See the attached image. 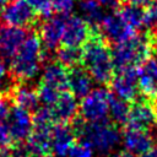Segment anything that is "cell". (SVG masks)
<instances>
[{
    "mask_svg": "<svg viewBox=\"0 0 157 157\" xmlns=\"http://www.w3.org/2000/svg\"><path fill=\"white\" fill-rule=\"evenodd\" d=\"M78 9L82 12V18L86 20L93 28H97L104 17L102 6L98 0H78Z\"/></svg>",
    "mask_w": 157,
    "mask_h": 157,
    "instance_id": "obj_21",
    "label": "cell"
},
{
    "mask_svg": "<svg viewBox=\"0 0 157 157\" xmlns=\"http://www.w3.org/2000/svg\"><path fill=\"white\" fill-rule=\"evenodd\" d=\"M25 157H29V156H25Z\"/></svg>",
    "mask_w": 157,
    "mask_h": 157,
    "instance_id": "obj_37",
    "label": "cell"
},
{
    "mask_svg": "<svg viewBox=\"0 0 157 157\" xmlns=\"http://www.w3.org/2000/svg\"><path fill=\"white\" fill-rule=\"evenodd\" d=\"M157 54V32L148 29L136 33L131 38L115 43L112 48V58L117 69L140 66Z\"/></svg>",
    "mask_w": 157,
    "mask_h": 157,
    "instance_id": "obj_1",
    "label": "cell"
},
{
    "mask_svg": "<svg viewBox=\"0 0 157 157\" xmlns=\"http://www.w3.org/2000/svg\"><path fill=\"white\" fill-rule=\"evenodd\" d=\"M27 37V31L10 25L0 26V56L10 61Z\"/></svg>",
    "mask_w": 157,
    "mask_h": 157,
    "instance_id": "obj_13",
    "label": "cell"
},
{
    "mask_svg": "<svg viewBox=\"0 0 157 157\" xmlns=\"http://www.w3.org/2000/svg\"><path fill=\"white\" fill-rule=\"evenodd\" d=\"M75 0H53V10L59 16L67 17L74 11Z\"/></svg>",
    "mask_w": 157,
    "mask_h": 157,
    "instance_id": "obj_27",
    "label": "cell"
},
{
    "mask_svg": "<svg viewBox=\"0 0 157 157\" xmlns=\"http://www.w3.org/2000/svg\"><path fill=\"white\" fill-rule=\"evenodd\" d=\"M144 26L153 29L157 26V2L153 1L144 10Z\"/></svg>",
    "mask_w": 157,
    "mask_h": 157,
    "instance_id": "obj_28",
    "label": "cell"
},
{
    "mask_svg": "<svg viewBox=\"0 0 157 157\" xmlns=\"http://www.w3.org/2000/svg\"><path fill=\"white\" fill-rule=\"evenodd\" d=\"M66 17L63 16H52L47 18L39 29V38L45 52L50 53L61 44L64 29H65Z\"/></svg>",
    "mask_w": 157,
    "mask_h": 157,
    "instance_id": "obj_14",
    "label": "cell"
},
{
    "mask_svg": "<svg viewBox=\"0 0 157 157\" xmlns=\"http://www.w3.org/2000/svg\"><path fill=\"white\" fill-rule=\"evenodd\" d=\"M96 28L91 27L86 20L80 16H67L65 22V29L61 39V44L65 47L81 48L90 39L92 32Z\"/></svg>",
    "mask_w": 157,
    "mask_h": 157,
    "instance_id": "obj_11",
    "label": "cell"
},
{
    "mask_svg": "<svg viewBox=\"0 0 157 157\" xmlns=\"http://www.w3.org/2000/svg\"><path fill=\"white\" fill-rule=\"evenodd\" d=\"M6 119L12 142L18 144L26 141L33 129V117L31 112L13 105L10 108Z\"/></svg>",
    "mask_w": 157,
    "mask_h": 157,
    "instance_id": "obj_10",
    "label": "cell"
},
{
    "mask_svg": "<svg viewBox=\"0 0 157 157\" xmlns=\"http://www.w3.org/2000/svg\"><path fill=\"white\" fill-rule=\"evenodd\" d=\"M48 52L43 49L39 36L36 32L27 34L16 55L10 60V74L15 82H27L36 77L40 64Z\"/></svg>",
    "mask_w": 157,
    "mask_h": 157,
    "instance_id": "obj_4",
    "label": "cell"
},
{
    "mask_svg": "<svg viewBox=\"0 0 157 157\" xmlns=\"http://www.w3.org/2000/svg\"><path fill=\"white\" fill-rule=\"evenodd\" d=\"M139 157H157V148L156 147H152L148 151H146L142 155H140Z\"/></svg>",
    "mask_w": 157,
    "mask_h": 157,
    "instance_id": "obj_32",
    "label": "cell"
},
{
    "mask_svg": "<svg viewBox=\"0 0 157 157\" xmlns=\"http://www.w3.org/2000/svg\"><path fill=\"white\" fill-rule=\"evenodd\" d=\"M67 157H93V150L88 144L78 141L74 144V146L69 151Z\"/></svg>",
    "mask_w": 157,
    "mask_h": 157,
    "instance_id": "obj_26",
    "label": "cell"
},
{
    "mask_svg": "<svg viewBox=\"0 0 157 157\" xmlns=\"http://www.w3.org/2000/svg\"><path fill=\"white\" fill-rule=\"evenodd\" d=\"M54 124H33L25 145L29 157H52V134Z\"/></svg>",
    "mask_w": 157,
    "mask_h": 157,
    "instance_id": "obj_9",
    "label": "cell"
},
{
    "mask_svg": "<svg viewBox=\"0 0 157 157\" xmlns=\"http://www.w3.org/2000/svg\"><path fill=\"white\" fill-rule=\"evenodd\" d=\"M112 157H135L131 152H129V151H120V152H117L115 155H113Z\"/></svg>",
    "mask_w": 157,
    "mask_h": 157,
    "instance_id": "obj_34",
    "label": "cell"
},
{
    "mask_svg": "<svg viewBox=\"0 0 157 157\" xmlns=\"http://www.w3.org/2000/svg\"><path fill=\"white\" fill-rule=\"evenodd\" d=\"M0 18L5 25L28 28L37 23L38 13L28 0H10L0 10Z\"/></svg>",
    "mask_w": 157,
    "mask_h": 157,
    "instance_id": "obj_6",
    "label": "cell"
},
{
    "mask_svg": "<svg viewBox=\"0 0 157 157\" xmlns=\"http://www.w3.org/2000/svg\"><path fill=\"white\" fill-rule=\"evenodd\" d=\"M157 124V109L155 102L147 98H136L130 104L129 117L126 121L128 128L148 130Z\"/></svg>",
    "mask_w": 157,
    "mask_h": 157,
    "instance_id": "obj_8",
    "label": "cell"
},
{
    "mask_svg": "<svg viewBox=\"0 0 157 157\" xmlns=\"http://www.w3.org/2000/svg\"><path fill=\"white\" fill-rule=\"evenodd\" d=\"M99 28L102 36L114 44L124 42L136 34V31L126 25L118 12L104 15L99 23Z\"/></svg>",
    "mask_w": 157,
    "mask_h": 157,
    "instance_id": "obj_12",
    "label": "cell"
},
{
    "mask_svg": "<svg viewBox=\"0 0 157 157\" xmlns=\"http://www.w3.org/2000/svg\"><path fill=\"white\" fill-rule=\"evenodd\" d=\"M112 92L104 87L92 90L78 105L81 118L88 123L105 121L109 115V101Z\"/></svg>",
    "mask_w": 157,
    "mask_h": 157,
    "instance_id": "obj_5",
    "label": "cell"
},
{
    "mask_svg": "<svg viewBox=\"0 0 157 157\" xmlns=\"http://www.w3.org/2000/svg\"><path fill=\"white\" fill-rule=\"evenodd\" d=\"M82 65L92 80L98 83H109L114 75L112 48L96 29L82 47Z\"/></svg>",
    "mask_w": 157,
    "mask_h": 157,
    "instance_id": "obj_2",
    "label": "cell"
},
{
    "mask_svg": "<svg viewBox=\"0 0 157 157\" xmlns=\"http://www.w3.org/2000/svg\"><path fill=\"white\" fill-rule=\"evenodd\" d=\"M60 91L48 86V85H44V83H39L38 87H37V94H38V99L39 102H42L45 107H52L56 99L59 98L60 96Z\"/></svg>",
    "mask_w": 157,
    "mask_h": 157,
    "instance_id": "obj_25",
    "label": "cell"
},
{
    "mask_svg": "<svg viewBox=\"0 0 157 157\" xmlns=\"http://www.w3.org/2000/svg\"><path fill=\"white\" fill-rule=\"evenodd\" d=\"M5 76H6V67H5V64H4V61L0 59V83L4 81Z\"/></svg>",
    "mask_w": 157,
    "mask_h": 157,
    "instance_id": "obj_33",
    "label": "cell"
},
{
    "mask_svg": "<svg viewBox=\"0 0 157 157\" xmlns=\"http://www.w3.org/2000/svg\"><path fill=\"white\" fill-rule=\"evenodd\" d=\"M9 2H10V0H0V10L4 9Z\"/></svg>",
    "mask_w": 157,
    "mask_h": 157,
    "instance_id": "obj_35",
    "label": "cell"
},
{
    "mask_svg": "<svg viewBox=\"0 0 157 157\" xmlns=\"http://www.w3.org/2000/svg\"><path fill=\"white\" fill-rule=\"evenodd\" d=\"M121 139H123L125 150L131 152L132 155L140 156L153 147V139L150 135L148 130L126 126L125 131L121 135Z\"/></svg>",
    "mask_w": 157,
    "mask_h": 157,
    "instance_id": "obj_17",
    "label": "cell"
},
{
    "mask_svg": "<svg viewBox=\"0 0 157 157\" xmlns=\"http://www.w3.org/2000/svg\"><path fill=\"white\" fill-rule=\"evenodd\" d=\"M67 88L76 98H83L92 91V77L82 67L69 69Z\"/></svg>",
    "mask_w": 157,
    "mask_h": 157,
    "instance_id": "obj_20",
    "label": "cell"
},
{
    "mask_svg": "<svg viewBox=\"0 0 157 157\" xmlns=\"http://www.w3.org/2000/svg\"><path fill=\"white\" fill-rule=\"evenodd\" d=\"M49 108H50L54 123L69 124L76 118L78 104H77L76 97L71 92L63 91L59 98L56 99V102Z\"/></svg>",
    "mask_w": 157,
    "mask_h": 157,
    "instance_id": "obj_16",
    "label": "cell"
},
{
    "mask_svg": "<svg viewBox=\"0 0 157 157\" xmlns=\"http://www.w3.org/2000/svg\"><path fill=\"white\" fill-rule=\"evenodd\" d=\"M67 75L69 69L66 66L59 61H52L44 66L40 82L63 92L67 88Z\"/></svg>",
    "mask_w": 157,
    "mask_h": 157,
    "instance_id": "obj_19",
    "label": "cell"
},
{
    "mask_svg": "<svg viewBox=\"0 0 157 157\" xmlns=\"http://www.w3.org/2000/svg\"><path fill=\"white\" fill-rule=\"evenodd\" d=\"M117 12L120 15V17L124 20L126 25H129L131 28L137 31L144 26V10L142 7H137L130 4H121L118 9Z\"/></svg>",
    "mask_w": 157,
    "mask_h": 157,
    "instance_id": "obj_22",
    "label": "cell"
},
{
    "mask_svg": "<svg viewBox=\"0 0 157 157\" xmlns=\"http://www.w3.org/2000/svg\"><path fill=\"white\" fill-rule=\"evenodd\" d=\"M75 132L72 126L64 123H58L53 126L52 150L56 157H67L69 151L75 144Z\"/></svg>",
    "mask_w": 157,
    "mask_h": 157,
    "instance_id": "obj_18",
    "label": "cell"
},
{
    "mask_svg": "<svg viewBox=\"0 0 157 157\" xmlns=\"http://www.w3.org/2000/svg\"><path fill=\"white\" fill-rule=\"evenodd\" d=\"M129 110H130V104L128 101H124L112 94L110 101H109V115L115 125L126 124Z\"/></svg>",
    "mask_w": 157,
    "mask_h": 157,
    "instance_id": "obj_24",
    "label": "cell"
},
{
    "mask_svg": "<svg viewBox=\"0 0 157 157\" xmlns=\"http://www.w3.org/2000/svg\"><path fill=\"white\" fill-rule=\"evenodd\" d=\"M2 94L6 96L10 102L13 103V105L23 108L28 112H34L38 108L39 99L37 90L25 85V82H16L15 85H11L4 91Z\"/></svg>",
    "mask_w": 157,
    "mask_h": 157,
    "instance_id": "obj_15",
    "label": "cell"
},
{
    "mask_svg": "<svg viewBox=\"0 0 157 157\" xmlns=\"http://www.w3.org/2000/svg\"><path fill=\"white\" fill-rule=\"evenodd\" d=\"M139 66L120 67L110 80V92L118 98L132 102L139 93Z\"/></svg>",
    "mask_w": 157,
    "mask_h": 157,
    "instance_id": "obj_7",
    "label": "cell"
},
{
    "mask_svg": "<svg viewBox=\"0 0 157 157\" xmlns=\"http://www.w3.org/2000/svg\"><path fill=\"white\" fill-rule=\"evenodd\" d=\"M98 2L107 9H118L123 4V0H98Z\"/></svg>",
    "mask_w": 157,
    "mask_h": 157,
    "instance_id": "obj_30",
    "label": "cell"
},
{
    "mask_svg": "<svg viewBox=\"0 0 157 157\" xmlns=\"http://www.w3.org/2000/svg\"><path fill=\"white\" fill-rule=\"evenodd\" d=\"M11 142H12V139H11L7 124L5 123V120H0V148L10 146Z\"/></svg>",
    "mask_w": 157,
    "mask_h": 157,
    "instance_id": "obj_29",
    "label": "cell"
},
{
    "mask_svg": "<svg viewBox=\"0 0 157 157\" xmlns=\"http://www.w3.org/2000/svg\"><path fill=\"white\" fill-rule=\"evenodd\" d=\"M58 61L67 69H72L82 64V48L77 47H60L56 50Z\"/></svg>",
    "mask_w": 157,
    "mask_h": 157,
    "instance_id": "obj_23",
    "label": "cell"
},
{
    "mask_svg": "<svg viewBox=\"0 0 157 157\" xmlns=\"http://www.w3.org/2000/svg\"><path fill=\"white\" fill-rule=\"evenodd\" d=\"M2 97H4V94H1V93H0V101L2 99Z\"/></svg>",
    "mask_w": 157,
    "mask_h": 157,
    "instance_id": "obj_36",
    "label": "cell"
},
{
    "mask_svg": "<svg viewBox=\"0 0 157 157\" xmlns=\"http://www.w3.org/2000/svg\"><path fill=\"white\" fill-rule=\"evenodd\" d=\"M72 130L75 136L88 144L93 151L99 155H108L117 148L121 141V135L115 124L105 121L88 123L82 118L72 120Z\"/></svg>",
    "mask_w": 157,
    "mask_h": 157,
    "instance_id": "obj_3",
    "label": "cell"
},
{
    "mask_svg": "<svg viewBox=\"0 0 157 157\" xmlns=\"http://www.w3.org/2000/svg\"><path fill=\"white\" fill-rule=\"evenodd\" d=\"M123 1L126 2V4L134 5V6H137V7H147V6L151 5L155 0H123Z\"/></svg>",
    "mask_w": 157,
    "mask_h": 157,
    "instance_id": "obj_31",
    "label": "cell"
}]
</instances>
